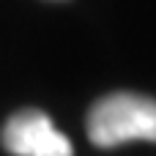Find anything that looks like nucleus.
Instances as JSON below:
<instances>
[{"label":"nucleus","instance_id":"nucleus-2","mask_svg":"<svg viewBox=\"0 0 156 156\" xmlns=\"http://www.w3.org/2000/svg\"><path fill=\"white\" fill-rule=\"evenodd\" d=\"M3 148L14 156H74L63 132L41 110H19L3 126Z\"/></svg>","mask_w":156,"mask_h":156},{"label":"nucleus","instance_id":"nucleus-1","mask_svg":"<svg viewBox=\"0 0 156 156\" xmlns=\"http://www.w3.org/2000/svg\"><path fill=\"white\" fill-rule=\"evenodd\" d=\"M88 137L96 148H115L132 140L156 143V101L140 93H110L88 112Z\"/></svg>","mask_w":156,"mask_h":156}]
</instances>
